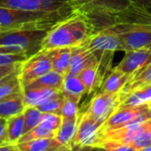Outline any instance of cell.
<instances>
[{"instance_id": "obj_1", "label": "cell", "mask_w": 151, "mask_h": 151, "mask_svg": "<svg viewBox=\"0 0 151 151\" xmlns=\"http://www.w3.org/2000/svg\"><path fill=\"white\" fill-rule=\"evenodd\" d=\"M50 29L40 26L0 27V45L21 48L30 58L42 50L44 38Z\"/></svg>"}, {"instance_id": "obj_2", "label": "cell", "mask_w": 151, "mask_h": 151, "mask_svg": "<svg viewBox=\"0 0 151 151\" xmlns=\"http://www.w3.org/2000/svg\"><path fill=\"white\" fill-rule=\"evenodd\" d=\"M64 19H65V17L56 12L0 7V27H3L40 26L51 28Z\"/></svg>"}, {"instance_id": "obj_3", "label": "cell", "mask_w": 151, "mask_h": 151, "mask_svg": "<svg viewBox=\"0 0 151 151\" xmlns=\"http://www.w3.org/2000/svg\"><path fill=\"white\" fill-rule=\"evenodd\" d=\"M151 119V111L147 104L137 106H118L103 123L99 135L127 126L136 125Z\"/></svg>"}, {"instance_id": "obj_4", "label": "cell", "mask_w": 151, "mask_h": 151, "mask_svg": "<svg viewBox=\"0 0 151 151\" xmlns=\"http://www.w3.org/2000/svg\"><path fill=\"white\" fill-rule=\"evenodd\" d=\"M111 28L119 35L124 51L151 48V23L116 24Z\"/></svg>"}, {"instance_id": "obj_5", "label": "cell", "mask_w": 151, "mask_h": 151, "mask_svg": "<svg viewBox=\"0 0 151 151\" xmlns=\"http://www.w3.org/2000/svg\"><path fill=\"white\" fill-rule=\"evenodd\" d=\"M102 125L103 123L96 120L88 110L79 115L77 131L73 141V150L93 148L98 139Z\"/></svg>"}, {"instance_id": "obj_6", "label": "cell", "mask_w": 151, "mask_h": 151, "mask_svg": "<svg viewBox=\"0 0 151 151\" xmlns=\"http://www.w3.org/2000/svg\"><path fill=\"white\" fill-rule=\"evenodd\" d=\"M50 70H52V65L46 50H41L30 57L20 65L19 77L23 88Z\"/></svg>"}, {"instance_id": "obj_7", "label": "cell", "mask_w": 151, "mask_h": 151, "mask_svg": "<svg viewBox=\"0 0 151 151\" xmlns=\"http://www.w3.org/2000/svg\"><path fill=\"white\" fill-rule=\"evenodd\" d=\"M72 27V16L57 23L47 33L42 50L62 47H74Z\"/></svg>"}, {"instance_id": "obj_8", "label": "cell", "mask_w": 151, "mask_h": 151, "mask_svg": "<svg viewBox=\"0 0 151 151\" xmlns=\"http://www.w3.org/2000/svg\"><path fill=\"white\" fill-rule=\"evenodd\" d=\"M83 44L94 52H115L118 50H124L119 35L111 28V27L93 34L83 42Z\"/></svg>"}, {"instance_id": "obj_9", "label": "cell", "mask_w": 151, "mask_h": 151, "mask_svg": "<svg viewBox=\"0 0 151 151\" xmlns=\"http://www.w3.org/2000/svg\"><path fill=\"white\" fill-rule=\"evenodd\" d=\"M119 93L96 91L87 110L98 121L104 123L114 111L119 104Z\"/></svg>"}, {"instance_id": "obj_10", "label": "cell", "mask_w": 151, "mask_h": 151, "mask_svg": "<svg viewBox=\"0 0 151 151\" xmlns=\"http://www.w3.org/2000/svg\"><path fill=\"white\" fill-rule=\"evenodd\" d=\"M151 64V48L126 51V55L116 68L129 75Z\"/></svg>"}, {"instance_id": "obj_11", "label": "cell", "mask_w": 151, "mask_h": 151, "mask_svg": "<svg viewBox=\"0 0 151 151\" xmlns=\"http://www.w3.org/2000/svg\"><path fill=\"white\" fill-rule=\"evenodd\" d=\"M103 52H94L88 50L83 43L73 47L71 62L66 74H79V73L89 65L96 63Z\"/></svg>"}, {"instance_id": "obj_12", "label": "cell", "mask_w": 151, "mask_h": 151, "mask_svg": "<svg viewBox=\"0 0 151 151\" xmlns=\"http://www.w3.org/2000/svg\"><path fill=\"white\" fill-rule=\"evenodd\" d=\"M26 107L24 92L16 93L0 99V119H8L23 112Z\"/></svg>"}, {"instance_id": "obj_13", "label": "cell", "mask_w": 151, "mask_h": 151, "mask_svg": "<svg viewBox=\"0 0 151 151\" xmlns=\"http://www.w3.org/2000/svg\"><path fill=\"white\" fill-rule=\"evenodd\" d=\"M19 151H63L68 150L55 137L35 139L17 144Z\"/></svg>"}, {"instance_id": "obj_14", "label": "cell", "mask_w": 151, "mask_h": 151, "mask_svg": "<svg viewBox=\"0 0 151 151\" xmlns=\"http://www.w3.org/2000/svg\"><path fill=\"white\" fill-rule=\"evenodd\" d=\"M64 74L58 73L54 70H50L48 73L42 74L37 79L32 81L27 84L23 89H34V88H55L62 90L63 83L65 80Z\"/></svg>"}, {"instance_id": "obj_15", "label": "cell", "mask_w": 151, "mask_h": 151, "mask_svg": "<svg viewBox=\"0 0 151 151\" xmlns=\"http://www.w3.org/2000/svg\"><path fill=\"white\" fill-rule=\"evenodd\" d=\"M52 65V70L66 75L69 70L73 47H62L46 50Z\"/></svg>"}, {"instance_id": "obj_16", "label": "cell", "mask_w": 151, "mask_h": 151, "mask_svg": "<svg viewBox=\"0 0 151 151\" xmlns=\"http://www.w3.org/2000/svg\"><path fill=\"white\" fill-rule=\"evenodd\" d=\"M26 106H38L39 104L63 95L62 90L55 88L23 89Z\"/></svg>"}, {"instance_id": "obj_17", "label": "cell", "mask_w": 151, "mask_h": 151, "mask_svg": "<svg viewBox=\"0 0 151 151\" xmlns=\"http://www.w3.org/2000/svg\"><path fill=\"white\" fill-rule=\"evenodd\" d=\"M150 101L151 84H150L129 93H119L118 106H137Z\"/></svg>"}, {"instance_id": "obj_18", "label": "cell", "mask_w": 151, "mask_h": 151, "mask_svg": "<svg viewBox=\"0 0 151 151\" xmlns=\"http://www.w3.org/2000/svg\"><path fill=\"white\" fill-rule=\"evenodd\" d=\"M130 79V75L125 73L116 67L112 68L104 81L103 82L100 89L98 91L107 92V93H119L126 83Z\"/></svg>"}, {"instance_id": "obj_19", "label": "cell", "mask_w": 151, "mask_h": 151, "mask_svg": "<svg viewBox=\"0 0 151 151\" xmlns=\"http://www.w3.org/2000/svg\"><path fill=\"white\" fill-rule=\"evenodd\" d=\"M79 118L75 119H65L63 118L62 123L57 131L56 139L59 141L68 150H73V141L75 136L78 126Z\"/></svg>"}, {"instance_id": "obj_20", "label": "cell", "mask_w": 151, "mask_h": 151, "mask_svg": "<svg viewBox=\"0 0 151 151\" xmlns=\"http://www.w3.org/2000/svg\"><path fill=\"white\" fill-rule=\"evenodd\" d=\"M62 91L65 96L79 103L82 96L86 94V88L77 74H66L65 76Z\"/></svg>"}, {"instance_id": "obj_21", "label": "cell", "mask_w": 151, "mask_h": 151, "mask_svg": "<svg viewBox=\"0 0 151 151\" xmlns=\"http://www.w3.org/2000/svg\"><path fill=\"white\" fill-rule=\"evenodd\" d=\"M151 84V64L130 75V79L119 93H129Z\"/></svg>"}, {"instance_id": "obj_22", "label": "cell", "mask_w": 151, "mask_h": 151, "mask_svg": "<svg viewBox=\"0 0 151 151\" xmlns=\"http://www.w3.org/2000/svg\"><path fill=\"white\" fill-rule=\"evenodd\" d=\"M24 127L25 123L22 113L6 119V135L8 142L17 144L19 139L24 134Z\"/></svg>"}, {"instance_id": "obj_23", "label": "cell", "mask_w": 151, "mask_h": 151, "mask_svg": "<svg viewBox=\"0 0 151 151\" xmlns=\"http://www.w3.org/2000/svg\"><path fill=\"white\" fill-rule=\"evenodd\" d=\"M96 7L102 12L116 15L132 6L131 0H94Z\"/></svg>"}, {"instance_id": "obj_24", "label": "cell", "mask_w": 151, "mask_h": 151, "mask_svg": "<svg viewBox=\"0 0 151 151\" xmlns=\"http://www.w3.org/2000/svg\"><path fill=\"white\" fill-rule=\"evenodd\" d=\"M98 61L96 63L88 65L83 70H81L78 74L80 80L81 81L84 87L86 88V94L88 95L96 92V81Z\"/></svg>"}, {"instance_id": "obj_25", "label": "cell", "mask_w": 151, "mask_h": 151, "mask_svg": "<svg viewBox=\"0 0 151 151\" xmlns=\"http://www.w3.org/2000/svg\"><path fill=\"white\" fill-rule=\"evenodd\" d=\"M22 114L24 117V123H25L24 134L27 133L28 131L39 126L40 123L42 121L43 115H44V113L42 112L35 106H26Z\"/></svg>"}, {"instance_id": "obj_26", "label": "cell", "mask_w": 151, "mask_h": 151, "mask_svg": "<svg viewBox=\"0 0 151 151\" xmlns=\"http://www.w3.org/2000/svg\"><path fill=\"white\" fill-rule=\"evenodd\" d=\"M0 7L27 11L41 10L39 0H0Z\"/></svg>"}, {"instance_id": "obj_27", "label": "cell", "mask_w": 151, "mask_h": 151, "mask_svg": "<svg viewBox=\"0 0 151 151\" xmlns=\"http://www.w3.org/2000/svg\"><path fill=\"white\" fill-rule=\"evenodd\" d=\"M19 73L12 76L11 79L0 84V99L23 91V86L19 80Z\"/></svg>"}, {"instance_id": "obj_28", "label": "cell", "mask_w": 151, "mask_h": 151, "mask_svg": "<svg viewBox=\"0 0 151 151\" xmlns=\"http://www.w3.org/2000/svg\"><path fill=\"white\" fill-rule=\"evenodd\" d=\"M56 134H57V132H55V131H51V130L46 129L41 126H37L36 127H35L32 130L28 131L27 133L24 134L19 139L17 144L25 142H28V141H32V140H35V139H41V138H52V137L56 138Z\"/></svg>"}, {"instance_id": "obj_29", "label": "cell", "mask_w": 151, "mask_h": 151, "mask_svg": "<svg viewBox=\"0 0 151 151\" xmlns=\"http://www.w3.org/2000/svg\"><path fill=\"white\" fill-rule=\"evenodd\" d=\"M64 104V94L56 98L50 99L38 106H36L43 113H61V109ZM61 115V114H60Z\"/></svg>"}, {"instance_id": "obj_30", "label": "cell", "mask_w": 151, "mask_h": 151, "mask_svg": "<svg viewBox=\"0 0 151 151\" xmlns=\"http://www.w3.org/2000/svg\"><path fill=\"white\" fill-rule=\"evenodd\" d=\"M78 102L75 100L66 97L64 96V104L61 109V116L65 119H75L79 118Z\"/></svg>"}, {"instance_id": "obj_31", "label": "cell", "mask_w": 151, "mask_h": 151, "mask_svg": "<svg viewBox=\"0 0 151 151\" xmlns=\"http://www.w3.org/2000/svg\"><path fill=\"white\" fill-rule=\"evenodd\" d=\"M62 119H63V118L60 114L50 113V112L44 113L42 121L40 123L39 126H41L46 129L57 132L62 123Z\"/></svg>"}, {"instance_id": "obj_32", "label": "cell", "mask_w": 151, "mask_h": 151, "mask_svg": "<svg viewBox=\"0 0 151 151\" xmlns=\"http://www.w3.org/2000/svg\"><path fill=\"white\" fill-rule=\"evenodd\" d=\"M94 148L109 151H134L130 145L117 141H102L97 142Z\"/></svg>"}, {"instance_id": "obj_33", "label": "cell", "mask_w": 151, "mask_h": 151, "mask_svg": "<svg viewBox=\"0 0 151 151\" xmlns=\"http://www.w3.org/2000/svg\"><path fill=\"white\" fill-rule=\"evenodd\" d=\"M21 64L22 63L0 66V84L4 83V81H6L9 79H11L12 76L19 73Z\"/></svg>"}, {"instance_id": "obj_34", "label": "cell", "mask_w": 151, "mask_h": 151, "mask_svg": "<svg viewBox=\"0 0 151 151\" xmlns=\"http://www.w3.org/2000/svg\"><path fill=\"white\" fill-rule=\"evenodd\" d=\"M27 58H29L26 55L21 54H7L0 52V66L8 65L13 64H20L25 62Z\"/></svg>"}, {"instance_id": "obj_35", "label": "cell", "mask_w": 151, "mask_h": 151, "mask_svg": "<svg viewBox=\"0 0 151 151\" xmlns=\"http://www.w3.org/2000/svg\"><path fill=\"white\" fill-rule=\"evenodd\" d=\"M7 135H6V120L4 119H0V145L7 142Z\"/></svg>"}, {"instance_id": "obj_36", "label": "cell", "mask_w": 151, "mask_h": 151, "mask_svg": "<svg viewBox=\"0 0 151 151\" xmlns=\"http://www.w3.org/2000/svg\"><path fill=\"white\" fill-rule=\"evenodd\" d=\"M0 151H19V148L16 143L7 142L0 145Z\"/></svg>"}, {"instance_id": "obj_37", "label": "cell", "mask_w": 151, "mask_h": 151, "mask_svg": "<svg viewBox=\"0 0 151 151\" xmlns=\"http://www.w3.org/2000/svg\"><path fill=\"white\" fill-rule=\"evenodd\" d=\"M133 4L137 5L142 8H146L149 6V4L151 3V0H131Z\"/></svg>"}, {"instance_id": "obj_38", "label": "cell", "mask_w": 151, "mask_h": 151, "mask_svg": "<svg viewBox=\"0 0 151 151\" xmlns=\"http://www.w3.org/2000/svg\"><path fill=\"white\" fill-rule=\"evenodd\" d=\"M145 10L151 14V3L149 4V6H148V7H146V8H145Z\"/></svg>"}, {"instance_id": "obj_39", "label": "cell", "mask_w": 151, "mask_h": 151, "mask_svg": "<svg viewBox=\"0 0 151 151\" xmlns=\"http://www.w3.org/2000/svg\"><path fill=\"white\" fill-rule=\"evenodd\" d=\"M147 105H148V107H149V109L151 111V101L150 102H149V103H147Z\"/></svg>"}, {"instance_id": "obj_40", "label": "cell", "mask_w": 151, "mask_h": 151, "mask_svg": "<svg viewBox=\"0 0 151 151\" xmlns=\"http://www.w3.org/2000/svg\"><path fill=\"white\" fill-rule=\"evenodd\" d=\"M150 122H151V119H150Z\"/></svg>"}]
</instances>
